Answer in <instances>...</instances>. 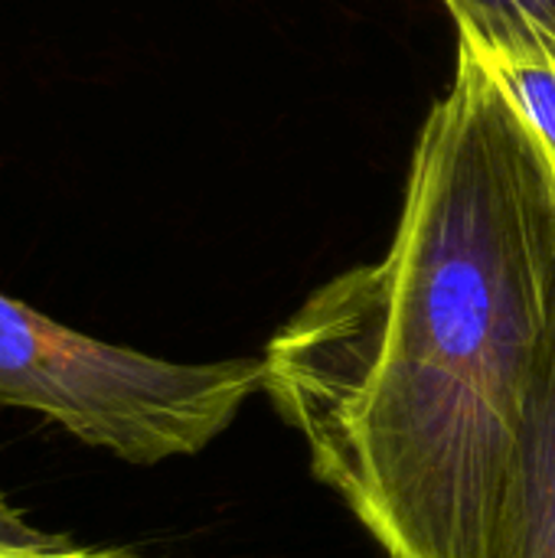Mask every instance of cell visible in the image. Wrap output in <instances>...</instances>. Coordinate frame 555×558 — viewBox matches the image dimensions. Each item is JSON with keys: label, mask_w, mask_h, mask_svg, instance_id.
<instances>
[{"label": "cell", "mask_w": 555, "mask_h": 558, "mask_svg": "<svg viewBox=\"0 0 555 558\" xmlns=\"http://www.w3.org/2000/svg\"><path fill=\"white\" fill-rule=\"evenodd\" d=\"M461 46L478 56L555 52V0H445Z\"/></svg>", "instance_id": "cell-4"}, {"label": "cell", "mask_w": 555, "mask_h": 558, "mask_svg": "<svg viewBox=\"0 0 555 558\" xmlns=\"http://www.w3.org/2000/svg\"><path fill=\"white\" fill-rule=\"evenodd\" d=\"M0 558H144L114 546L79 543L65 533L36 526L23 507L0 494Z\"/></svg>", "instance_id": "cell-6"}, {"label": "cell", "mask_w": 555, "mask_h": 558, "mask_svg": "<svg viewBox=\"0 0 555 558\" xmlns=\"http://www.w3.org/2000/svg\"><path fill=\"white\" fill-rule=\"evenodd\" d=\"M500 558H555V347L520 448Z\"/></svg>", "instance_id": "cell-3"}, {"label": "cell", "mask_w": 555, "mask_h": 558, "mask_svg": "<svg viewBox=\"0 0 555 558\" xmlns=\"http://www.w3.org/2000/svg\"><path fill=\"white\" fill-rule=\"evenodd\" d=\"M262 389V356L170 363L0 294V405L36 412L128 464L200 454Z\"/></svg>", "instance_id": "cell-2"}, {"label": "cell", "mask_w": 555, "mask_h": 558, "mask_svg": "<svg viewBox=\"0 0 555 558\" xmlns=\"http://www.w3.org/2000/svg\"><path fill=\"white\" fill-rule=\"evenodd\" d=\"M553 347V173L461 46L389 252L281 324L262 392L386 556L500 558Z\"/></svg>", "instance_id": "cell-1"}, {"label": "cell", "mask_w": 555, "mask_h": 558, "mask_svg": "<svg viewBox=\"0 0 555 558\" xmlns=\"http://www.w3.org/2000/svg\"><path fill=\"white\" fill-rule=\"evenodd\" d=\"M468 49V46H464ZM471 52V49H468ZM500 85L527 131L533 134L555 183V52H471Z\"/></svg>", "instance_id": "cell-5"}]
</instances>
